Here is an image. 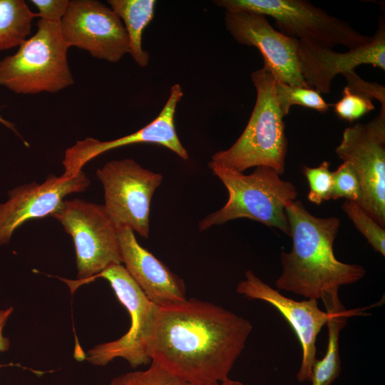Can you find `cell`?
<instances>
[{
	"label": "cell",
	"instance_id": "f546056e",
	"mask_svg": "<svg viewBox=\"0 0 385 385\" xmlns=\"http://www.w3.org/2000/svg\"><path fill=\"white\" fill-rule=\"evenodd\" d=\"M212 385H245L244 384H242L241 381H237V380H232V379H230V378L221 381V382H218V383H216V384H213Z\"/></svg>",
	"mask_w": 385,
	"mask_h": 385
},
{
	"label": "cell",
	"instance_id": "30bf717a",
	"mask_svg": "<svg viewBox=\"0 0 385 385\" xmlns=\"http://www.w3.org/2000/svg\"><path fill=\"white\" fill-rule=\"evenodd\" d=\"M336 154L349 163L358 176L361 197L357 202L380 226H385V111L366 124L343 133Z\"/></svg>",
	"mask_w": 385,
	"mask_h": 385
},
{
	"label": "cell",
	"instance_id": "f1b7e54d",
	"mask_svg": "<svg viewBox=\"0 0 385 385\" xmlns=\"http://www.w3.org/2000/svg\"><path fill=\"white\" fill-rule=\"evenodd\" d=\"M14 308L12 307L6 309L0 310V351H6L9 349V339L3 335V329L10 315L12 314Z\"/></svg>",
	"mask_w": 385,
	"mask_h": 385
},
{
	"label": "cell",
	"instance_id": "7402d4cb",
	"mask_svg": "<svg viewBox=\"0 0 385 385\" xmlns=\"http://www.w3.org/2000/svg\"><path fill=\"white\" fill-rule=\"evenodd\" d=\"M342 210L374 250L385 256V230L356 202L345 200Z\"/></svg>",
	"mask_w": 385,
	"mask_h": 385
},
{
	"label": "cell",
	"instance_id": "3957f363",
	"mask_svg": "<svg viewBox=\"0 0 385 385\" xmlns=\"http://www.w3.org/2000/svg\"><path fill=\"white\" fill-rule=\"evenodd\" d=\"M208 165L227 188L228 200L221 209L199 222L200 232L244 217L276 227L290 236L285 206L297 199L298 193L293 183L281 179L270 167H256L251 174L245 175L212 162Z\"/></svg>",
	"mask_w": 385,
	"mask_h": 385
},
{
	"label": "cell",
	"instance_id": "44dd1931",
	"mask_svg": "<svg viewBox=\"0 0 385 385\" xmlns=\"http://www.w3.org/2000/svg\"><path fill=\"white\" fill-rule=\"evenodd\" d=\"M276 96L279 108L286 116L292 106L297 105L326 113L329 104L326 103L321 94L312 88L293 86L276 81Z\"/></svg>",
	"mask_w": 385,
	"mask_h": 385
},
{
	"label": "cell",
	"instance_id": "4dcf8cb0",
	"mask_svg": "<svg viewBox=\"0 0 385 385\" xmlns=\"http://www.w3.org/2000/svg\"><path fill=\"white\" fill-rule=\"evenodd\" d=\"M0 123L18 134L15 125L13 123L5 120L1 115H0Z\"/></svg>",
	"mask_w": 385,
	"mask_h": 385
},
{
	"label": "cell",
	"instance_id": "d4e9b609",
	"mask_svg": "<svg viewBox=\"0 0 385 385\" xmlns=\"http://www.w3.org/2000/svg\"><path fill=\"white\" fill-rule=\"evenodd\" d=\"M330 163L323 161L315 168L304 166L303 173L309 186L308 200L316 205L330 200L332 188V172L329 169Z\"/></svg>",
	"mask_w": 385,
	"mask_h": 385
},
{
	"label": "cell",
	"instance_id": "8fae6325",
	"mask_svg": "<svg viewBox=\"0 0 385 385\" xmlns=\"http://www.w3.org/2000/svg\"><path fill=\"white\" fill-rule=\"evenodd\" d=\"M62 37L93 57L111 63L129 53L128 37L113 10L97 0H71L60 22Z\"/></svg>",
	"mask_w": 385,
	"mask_h": 385
},
{
	"label": "cell",
	"instance_id": "ffe728a7",
	"mask_svg": "<svg viewBox=\"0 0 385 385\" xmlns=\"http://www.w3.org/2000/svg\"><path fill=\"white\" fill-rule=\"evenodd\" d=\"M36 17L24 0H0V51L19 46Z\"/></svg>",
	"mask_w": 385,
	"mask_h": 385
},
{
	"label": "cell",
	"instance_id": "4316f807",
	"mask_svg": "<svg viewBox=\"0 0 385 385\" xmlns=\"http://www.w3.org/2000/svg\"><path fill=\"white\" fill-rule=\"evenodd\" d=\"M347 81V86L354 92L364 95L373 100L376 98L381 103V110L385 111V88L376 83H369L361 78L354 71L344 73Z\"/></svg>",
	"mask_w": 385,
	"mask_h": 385
},
{
	"label": "cell",
	"instance_id": "ba28073f",
	"mask_svg": "<svg viewBox=\"0 0 385 385\" xmlns=\"http://www.w3.org/2000/svg\"><path fill=\"white\" fill-rule=\"evenodd\" d=\"M106 279L130 317L128 332L116 340L99 344L84 355L91 364L103 366L116 358L133 368L151 363L148 342L159 306L152 302L121 264L113 265L94 276ZM90 281V282H91Z\"/></svg>",
	"mask_w": 385,
	"mask_h": 385
},
{
	"label": "cell",
	"instance_id": "83f0119b",
	"mask_svg": "<svg viewBox=\"0 0 385 385\" xmlns=\"http://www.w3.org/2000/svg\"><path fill=\"white\" fill-rule=\"evenodd\" d=\"M38 12L36 17L51 22L60 23L69 5V0H31Z\"/></svg>",
	"mask_w": 385,
	"mask_h": 385
},
{
	"label": "cell",
	"instance_id": "4fadbf2b",
	"mask_svg": "<svg viewBox=\"0 0 385 385\" xmlns=\"http://www.w3.org/2000/svg\"><path fill=\"white\" fill-rule=\"evenodd\" d=\"M237 292L245 297L261 300L274 307L294 332L302 349V361L297 374L299 382H310L316 360V342L322 328L327 324L328 314L318 306V300L296 301L261 280L252 270L237 286Z\"/></svg>",
	"mask_w": 385,
	"mask_h": 385
},
{
	"label": "cell",
	"instance_id": "484cf974",
	"mask_svg": "<svg viewBox=\"0 0 385 385\" xmlns=\"http://www.w3.org/2000/svg\"><path fill=\"white\" fill-rule=\"evenodd\" d=\"M372 99L354 92L346 86L342 93V98L334 105L336 115L341 119L354 121L373 111Z\"/></svg>",
	"mask_w": 385,
	"mask_h": 385
},
{
	"label": "cell",
	"instance_id": "ac0fdd59",
	"mask_svg": "<svg viewBox=\"0 0 385 385\" xmlns=\"http://www.w3.org/2000/svg\"><path fill=\"white\" fill-rule=\"evenodd\" d=\"M328 314V342L326 353L322 359H316L312 373L311 385H332L342 371L339 356V335L354 312L348 311L341 302L338 291L322 297Z\"/></svg>",
	"mask_w": 385,
	"mask_h": 385
},
{
	"label": "cell",
	"instance_id": "9c48e42d",
	"mask_svg": "<svg viewBox=\"0 0 385 385\" xmlns=\"http://www.w3.org/2000/svg\"><path fill=\"white\" fill-rule=\"evenodd\" d=\"M96 176L104 190L103 206L118 230L127 227L148 238L150 202L163 175L124 158L106 163Z\"/></svg>",
	"mask_w": 385,
	"mask_h": 385
},
{
	"label": "cell",
	"instance_id": "7c38bea8",
	"mask_svg": "<svg viewBox=\"0 0 385 385\" xmlns=\"http://www.w3.org/2000/svg\"><path fill=\"white\" fill-rule=\"evenodd\" d=\"M225 24L237 43L258 48L263 57V67L277 81L310 88L300 71L298 40L276 30L265 16L252 11H225Z\"/></svg>",
	"mask_w": 385,
	"mask_h": 385
},
{
	"label": "cell",
	"instance_id": "cb8c5ba5",
	"mask_svg": "<svg viewBox=\"0 0 385 385\" xmlns=\"http://www.w3.org/2000/svg\"><path fill=\"white\" fill-rule=\"evenodd\" d=\"M361 197V185L353 166L343 162L332 172V188L330 200L345 198L359 202Z\"/></svg>",
	"mask_w": 385,
	"mask_h": 385
},
{
	"label": "cell",
	"instance_id": "7a4b0ae2",
	"mask_svg": "<svg viewBox=\"0 0 385 385\" xmlns=\"http://www.w3.org/2000/svg\"><path fill=\"white\" fill-rule=\"evenodd\" d=\"M285 211L292 245L289 252L281 253L278 289L318 300L365 276L363 266L340 262L334 255V242L340 226L338 217H316L300 200L287 203Z\"/></svg>",
	"mask_w": 385,
	"mask_h": 385
},
{
	"label": "cell",
	"instance_id": "5bb4252c",
	"mask_svg": "<svg viewBox=\"0 0 385 385\" xmlns=\"http://www.w3.org/2000/svg\"><path fill=\"white\" fill-rule=\"evenodd\" d=\"M90 183L82 170L71 178L51 174L41 184L32 182L9 191L7 201L0 203V245L8 243L24 222L51 216L66 195L84 192Z\"/></svg>",
	"mask_w": 385,
	"mask_h": 385
},
{
	"label": "cell",
	"instance_id": "277c9868",
	"mask_svg": "<svg viewBox=\"0 0 385 385\" xmlns=\"http://www.w3.org/2000/svg\"><path fill=\"white\" fill-rule=\"evenodd\" d=\"M252 81L257 98L244 131L228 149L216 152L210 162L243 173L266 166L282 175L285 170L287 140L284 115L276 96V78L264 67L253 71Z\"/></svg>",
	"mask_w": 385,
	"mask_h": 385
},
{
	"label": "cell",
	"instance_id": "d6986e66",
	"mask_svg": "<svg viewBox=\"0 0 385 385\" xmlns=\"http://www.w3.org/2000/svg\"><path fill=\"white\" fill-rule=\"evenodd\" d=\"M110 7L124 22L128 41L129 53L140 67H145L149 54L142 46L145 28L154 17L155 0H108Z\"/></svg>",
	"mask_w": 385,
	"mask_h": 385
},
{
	"label": "cell",
	"instance_id": "603a6c76",
	"mask_svg": "<svg viewBox=\"0 0 385 385\" xmlns=\"http://www.w3.org/2000/svg\"><path fill=\"white\" fill-rule=\"evenodd\" d=\"M108 385H192L160 364L151 361L148 369L114 377Z\"/></svg>",
	"mask_w": 385,
	"mask_h": 385
},
{
	"label": "cell",
	"instance_id": "2e32d148",
	"mask_svg": "<svg viewBox=\"0 0 385 385\" xmlns=\"http://www.w3.org/2000/svg\"><path fill=\"white\" fill-rule=\"evenodd\" d=\"M297 57L301 73L308 86L319 93H329L334 78L369 64L385 71V21L379 19L378 28L366 44L338 52L305 41H299Z\"/></svg>",
	"mask_w": 385,
	"mask_h": 385
},
{
	"label": "cell",
	"instance_id": "e0dca14e",
	"mask_svg": "<svg viewBox=\"0 0 385 385\" xmlns=\"http://www.w3.org/2000/svg\"><path fill=\"white\" fill-rule=\"evenodd\" d=\"M118 242L122 263L152 302L165 307L188 299L183 280L143 247L133 230H119Z\"/></svg>",
	"mask_w": 385,
	"mask_h": 385
},
{
	"label": "cell",
	"instance_id": "8992f818",
	"mask_svg": "<svg viewBox=\"0 0 385 385\" xmlns=\"http://www.w3.org/2000/svg\"><path fill=\"white\" fill-rule=\"evenodd\" d=\"M225 11L245 10L270 16L284 35L332 48L349 49L369 43L371 36L355 30L348 22L329 15L305 0H216Z\"/></svg>",
	"mask_w": 385,
	"mask_h": 385
},
{
	"label": "cell",
	"instance_id": "52a82bcc",
	"mask_svg": "<svg viewBox=\"0 0 385 385\" xmlns=\"http://www.w3.org/2000/svg\"><path fill=\"white\" fill-rule=\"evenodd\" d=\"M51 216L73 240L78 284L88 283L108 267L122 263L118 230L103 205L63 200Z\"/></svg>",
	"mask_w": 385,
	"mask_h": 385
},
{
	"label": "cell",
	"instance_id": "5b68a950",
	"mask_svg": "<svg viewBox=\"0 0 385 385\" xmlns=\"http://www.w3.org/2000/svg\"><path fill=\"white\" fill-rule=\"evenodd\" d=\"M60 23L39 19L36 32L0 61V86L18 94L56 93L74 83Z\"/></svg>",
	"mask_w": 385,
	"mask_h": 385
},
{
	"label": "cell",
	"instance_id": "6da1fadb",
	"mask_svg": "<svg viewBox=\"0 0 385 385\" xmlns=\"http://www.w3.org/2000/svg\"><path fill=\"white\" fill-rule=\"evenodd\" d=\"M252 331L247 319L212 302L189 299L160 307L148 342L154 361L192 385L229 378Z\"/></svg>",
	"mask_w": 385,
	"mask_h": 385
},
{
	"label": "cell",
	"instance_id": "9a60e30c",
	"mask_svg": "<svg viewBox=\"0 0 385 385\" xmlns=\"http://www.w3.org/2000/svg\"><path fill=\"white\" fill-rule=\"evenodd\" d=\"M183 92L180 84L173 85L169 97L159 115L150 123L136 132L121 138L101 141L93 138L78 140L67 148L62 161L64 178L75 176L90 160L110 150L142 143H155L168 148L183 160L189 158L176 133L174 116L178 103Z\"/></svg>",
	"mask_w": 385,
	"mask_h": 385
}]
</instances>
